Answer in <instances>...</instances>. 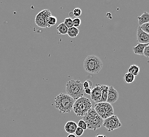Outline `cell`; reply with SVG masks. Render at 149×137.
<instances>
[{
	"label": "cell",
	"mask_w": 149,
	"mask_h": 137,
	"mask_svg": "<svg viewBox=\"0 0 149 137\" xmlns=\"http://www.w3.org/2000/svg\"><path fill=\"white\" fill-rule=\"evenodd\" d=\"M83 119L86 123L87 128L89 130L96 131L103 126L104 120L98 116L94 109L92 108L84 116Z\"/></svg>",
	"instance_id": "obj_4"
},
{
	"label": "cell",
	"mask_w": 149,
	"mask_h": 137,
	"mask_svg": "<svg viewBox=\"0 0 149 137\" xmlns=\"http://www.w3.org/2000/svg\"><path fill=\"white\" fill-rule=\"evenodd\" d=\"M118 98L119 93L118 91L113 86H109L106 102L109 103L111 104L116 102L118 101Z\"/></svg>",
	"instance_id": "obj_9"
},
{
	"label": "cell",
	"mask_w": 149,
	"mask_h": 137,
	"mask_svg": "<svg viewBox=\"0 0 149 137\" xmlns=\"http://www.w3.org/2000/svg\"><path fill=\"white\" fill-rule=\"evenodd\" d=\"M77 127L79 128L83 129L84 130H85L87 129V125H86V123L85 122V121L83 120H80L78 121L77 124Z\"/></svg>",
	"instance_id": "obj_25"
},
{
	"label": "cell",
	"mask_w": 149,
	"mask_h": 137,
	"mask_svg": "<svg viewBox=\"0 0 149 137\" xmlns=\"http://www.w3.org/2000/svg\"><path fill=\"white\" fill-rule=\"evenodd\" d=\"M103 126L109 132L112 131L115 129L120 128L122 126L120 120L116 115H113L104 120Z\"/></svg>",
	"instance_id": "obj_8"
},
{
	"label": "cell",
	"mask_w": 149,
	"mask_h": 137,
	"mask_svg": "<svg viewBox=\"0 0 149 137\" xmlns=\"http://www.w3.org/2000/svg\"><path fill=\"white\" fill-rule=\"evenodd\" d=\"M143 55L147 58L149 57V45L146 46L145 48L144 49Z\"/></svg>",
	"instance_id": "obj_28"
},
{
	"label": "cell",
	"mask_w": 149,
	"mask_h": 137,
	"mask_svg": "<svg viewBox=\"0 0 149 137\" xmlns=\"http://www.w3.org/2000/svg\"><path fill=\"white\" fill-rule=\"evenodd\" d=\"M91 89L87 88L84 89V93H85L87 95H91Z\"/></svg>",
	"instance_id": "obj_29"
},
{
	"label": "cell",
	"mask_w": 149,
	"mask_h": 137,
	"mask_svg": "<svg viewBox=\"0 0 149 137\" xmlns=\"http://www.w3.org/2000/svg\"><path fill=\"white\" fill-rule=\"evenodd\" d=\"M140 71V68L139 66L135 64H132L127 69V72L133 74L135 77L138 75Z\"/></svg>",
	"instance_id": "obj_16"
},
{
	"label": "cell",
	"mask_w": 149,
	"mask_h": 137,
	"mask_svg": "<svg viewBox=\"0 0 149 137\" xmlns=\"http://www.w3.org/2000/svg\"><path fill=\"white\" fill-rule=\"evenodd\" d=\"M94 110L103 120L114 115L113 106L107 102L97 103L95 104Z\"/></svg>",
	"instance_id": "obj_6"
},
{
	"label": "cell",
	"mask_w": 149,
	"mask_h": 137,
	"mask_svg": "<svg viewBox=\"0 0 149 137\" xmlns=\"http://www.w3.org/2000/svg\"><path fill=\"white\" fill-rule=\"evenodd\" d=\"M50 16H52V13L48 9H45L42 10L38 13L35 17V23L36 25L41 28H48L47 21Z\"/></svg>",
	"instance_id": "obj_7"
},
{
	"label": "cell",
	"mask_w": 149,
	"mask_h": 137,
	"mask_svg": "<svg viewBox=\"0 0 149 137\" xmlns=\"http://www.w3.org/2000/svg\"><path fill=\"white\" fill-rule=\"evenodd\" d=\"M64 24L66 26V27L69 29L73 27V24H72V20L70 17H67L64 20Z\"/></svg>",
	"instance_id": "obj_21"
},
{
	"label": "cell",
	"mask_w": 149,
	"mask_h": 137,
	"mask_svg": "<svg viewBox=\"0 0 149 137\" xmlns=\"http://www.w3.org/2000/svg\"><path fill=\"white\" fill-rule=\"evenodd\" d=\"M138 23L140 26L145 23H149V14L147 12H144L143 15L138 17Z\"/></svg>",
	"instance_id": "obj_15"
},
{
	"label": "cell",
	"mask_w": 149,
	"mask_h": 137,
	"mask_svg": "<svg viewBox=\"0 0 149 137\" xmlns=\"http://www.w3.org/2000/svg\"><path fill=\"white\" fill-rule=\"evenodd\" d=\"M95 137H106V136L104 134H97Z\"/></svg>",
	"instance_id": "obj_30"
},
{
	"label": "cell",
	"mask_w": 149,
	"mask_h": 137,
	"mask_svg": "<svg viewBox=\"0 0 149 137\" xmlns=\"http://www.w3.org/2000/svg\"><path fill=\"white\" fill-rule=\"evenodd\" d=\"M92 86H93V83L92 81L90 80H86L83 83V86L84 89L87 88H92Z\"/></svg>",
	"instance_id": "obj_24"
},
{
	"label": "cell",
	"mask_w": 149,
	"mask_h": 137,
	"mask_svg": "<svg viewBox=\"0 0 149 137\" xmlns=\"http://www.w3.org/2000/svg\"><path fill=\"white\" fill-rule=\"evenodd\" d=\"M149 23H145L140 26L141 29L147 34H149Z\"/></svg>",
	"instance_id": "obj_26"
},
{
	"label": "cell",
	"mask_w": 149,
	"mask_h": 137,
	"mask_svg": "<svg viewBox=\"0 0 149 137\" xmlns=\"http://www.w3.org/2000/svg\"><path fill=\"white\" fill-rule=\"evenodd\" d=\"M74 101L68 94L61 93L55 98V107L60 113H70L72 110Z\"/></svg>",
	"instance_id": "obj_1"
},
{
	"label": "cell",
	"mask_w": 149,
	"mask_h": 137,
	"mask_svg": "<svg viewBox=\"0 0 149 137\" xmlns=\"http://www.w3.org/2000/svg\"><path fill=\"white\" fill-rule=\"evenodd\" d=\"M106 16L107 17H112V15H111V13H107Z\"/></svg>",
	"instance_id": "obj_32"
},
{
	"label": "cell",
	"mask_w": 149,
	"mask_h": 137,
	"mask_svg": "<svg viewBox=\"0 0 149 137\" xmlns=\"http://www.w3.org/2000/svg\"><path fill=\"white\" fill-rule=\"evenodd\" d=\"M79 33V31L78 29L77 28H75V27L73 26V27H72L71 28L68 29L67 34L70 37L74 38V37H77Z\"/></svg>",
	"instance_id": "obj_18"
},
{
	"label": "cell",
	"mask_w": 149,
	"mask_h": 137,
	"mask_svg": "<svg viewBox=\"0 0 149 137\" xmlns=\"http://www.w3.org/2000/svg\"><path fill=\"white\" fill-rule=\"evenodd\" d=\"M102 95V90L100 88V85L99 84H96V86L93 89L91 93V98L93 101L95 102L98 103Z\"/></svg>",
	"instance_id": "obj_11"
},
{
	"label": "cell",
	"mask_w": 149,
	"mask_h": 137,
	"mask_svg": "<svg viewBox=\"0 0 149 137\" xmlns=\"http://www.w3.org/2000/svg\"><path fill=\"white\" fill-rule=\"evenodd\" d=\"M92 108V104L87 98H80L74 101L72 110L78 117H83Z\"/></svg>",
	"instance_id": "obj_5"
},
{
	"label": "cell",
	"mask_w": 149,
	"mask_h": 137,
	"mask_svg": "<svg viewBox=\"0 0 149 137\" xmlns=\"http://www.w3.org/2000/svg\"><path fill=\"white\" fill-rule=\"evenodd\" d=\"M84 132V130L83 129L79 128V127H77V128L76 129V130L75 131L74 134L76 135V136L80 137L83 134Z\"/></svg>",
	"instance_id": "obj_27"
},
{
	"label": "cell",
	"mask_w": 149,
	"mask_h": 137,
	"mask_svg": "<svg viewBox=\"0 0 149 137\" xmlns=\"http://www.w3.org/2000/svg\"><path fill=\"white\" fill-rule=\"evenodd\" d=\"M149 43L147 44H140L138 43L136 46L133 48V51L134 52V54L139 55H143L144 49L147 46H149Z\"/></svg>",
	"instance_id": "obj_14"
},
{
	"label": "cell",
	"mask_w": 149,
	"mask_h": 137,
	"mask_svg": "<svg viewBox=\"0 0 149 137\" xmlns=\"http://www.w3.org/2000/svg\"><path fill=\"white\" fill-rule=\"evenodd\" d=\"M72 15H74V17H79L80 15H81L82 11H81V10L80 8H76L74 9V10L72 11Z\"/></svg>",
	"instance_id": "obj_23"
},
{
	"label": "cell",
	"mask_w": 149,
	"mask_h": 137,
	"mask_svg": "<svg viewBox=\"0 0 149 137\" xmlns=\"http://www.w3.org/2000/svg\"><path fill=\"white\" fill-rule=\"evenodd\" d=\"M66 91L74 100L83 97L84 94L83 83L79 80H69L66 83Z\"/></svg>",
	"instance_id": "obj_3"
},
{
	"label": "cell",
	"mask_w": 149,
	"mask_h": 137,
	"mask_svg": "<svg viewBox=\"0 0 149 137\" xmlns=\"http://www.w3.org/2000/svg\"><path fill=\"white\" fill-rule=\"evenodd\" d=\"M103 65L100 58L95 55L88 56L84 61V68L90 74L98 73L103 68Z\"/></svg>",
	"instance_id": "obj_2"
},
{
	"label": "cell",
	"mask_w": 149,
	"mask_h": 137,
	"mask_svg": "<svg viewBox=\"0 0 149 137\" xmlns=\"http://www.w3.org/2000/svg\"><path fill=\"white\" fill-rule=\"evenodd\" d=\"M57 22V19L56 17L52 15L48 18L47 21V23H48V25L49 26V28L51 27L52 26H55V24H56Z\"/></svg>",
	"instance_id": "obj_20"
},
{
	"label": "cell",
	"mask_w": 149,
	"mask_h": 137,
	"mask_svg": "<svg viewBox=\"0 0 149 137\" xmlns=\"http://www.w3.org/2000/svg\"><path fill=\"white\" fill-rule=\"evenodd\" d=\"M135 77L134 75H133V74L129 73L128 72L125 73L124 75V81H125L126 83H128V84L133 82L135 80Z\"/></svg>",
	"instance_id": "obj_19"
},
{
	"label": "cell",
	"mask_w": 149,
	"mask_h": 137,
	"mask_svg": "<svg viewBox=\"0 0 149 137\" xmlns=\"http://www.w3.org/2000/svg\"><path fill=\"white\" fill-rule=\"evenodd\" d=\"M67 137H77L74 134H69Z\"/></svg>",
	"instance_id": "obj_31"
},
{
	"label": "cell",
	"mask_w": 149,
	"mask_h": 137,
	"mask_svg": "<svg viewBox=\"0 0 149 137\" xmlns=\"http://www.w3.org/2000/svg\"><path fill=\"white\" fill-rule=\"evenodd\" d=\"M77 127V124L75 122L73 121H68L64 126V129L65 131L69 134H74Z\"/></svg>",
	"instance_id": "obj_12"
},
{
	"label": "cell",
	"mask_w": 149,
	"mask_h": 137,
	"mask_svg": "<svg viewBox=\"0 0 149 137\" xmlns=\"http://www.w3.org/2000/svg\"><path fill=\"white\" fill-rule=\"evenodd\" d=\"M56 30L57 31V34L65 35L67 33L68 29L66 27L64 23H61L57 26Z\"/></svg>",
	"instance_id": "obj_17"
},
{
	"label": "cell",
	"mask_w": 149,
	"mask_h": 137,
	"mask_svg": "<svg viewBox=\"0 0 149 137\" xmlns=\"http://www.w3.org/2000/svg\"><path fill=\"white\" fill-rule=\"evenodd\" d=\"M137 42L140 44H147L149 43V34L143 31L140 26H139L136 32Z\"/></svg>",
	"instance_id": "obj_10"
},
{
	"label": "cell",
	"mask_w": 149,
	"mask_h": 137,
	"mask_svg": "<svg viewBox=\"0 0 149 137\" xmlns=\"http://www.w3.org/2000/svg\"><path fill=\"white\" fill-rule=\"evenodd\" d=\"M109 88V86L107 85H100L102 95H101V98L99 102H106L107 101V94H108Z\"/></svg>",
	"instance_id": "obj_13"
},
{
	"label": "cell",
	"mask_w": 149,
	"mask_h": 137,
	"mask_svg": "<svg viewBox=\"0 0 149 137\" xmlns=\"http://www.w3.org/2000/svg\"><path fill=\"white\" fill-rule=\"evenodd\" d=\"M81 21L78 17H76L74 20H72V24L74 27L77 28L78 27H79L81 25Z\"/></svg>",
	"instance_id": "obj_22"
}]
</instances>
